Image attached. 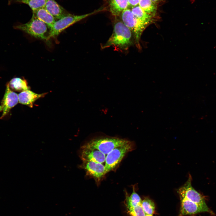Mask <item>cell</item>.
Wrapping results in <instances>:
<instances>
[{
    "label": "cell",
    "mask_w": 216,
    "mask_h": 216,
    "mask_svg": "<svg viewBox=\"0 0 216 216\" xmlns=\"http://www.w3.org/2000/svg\"><path fill=\"white\" fill-rule=\"evenodd\" d=\"M135 43L132 32L122 21L119 16L115 17L112 33L101 49L113 47L116 50H127Z\"/></svg>",
    "instance_id": "obj_1"
},
{
    "label": "cell",
    "mask_w": 216,
    "mask_h": 216,
    "mask_svg": "<svg viewBox=\"0 0 216 216\" xmlns=\"http://www.w3.org/2000/svg\"><path fill=\"white\" fill-rule=\"evenodd\" d=\"M119 17L132 32L135 43L137 48L140 49L141 36L148 25L137 18L133 14L131 9L128 8L124 10Z\"/></svg>",
    "instance_id": "obj_2"
},
{
    "label": "cell",
    "mask_w": 216,
    "mask_h": 216,
    "mask_svg": "<svg viewBox=\"0 0 216 216\" xmlns=\"http://www.w3.org/2000/svg\"><path fill=\"white\" fill-rule=\"evenodd\" d=\"M48 28L44 22L33 15L28 22L14 26L15 28L22 31L31 36L46 40H49Z\"/></svg>",
    "instance_id": "obj_3"
},
{
    "label": "cell",
    "mask_w": 216,
    "mask_h": 216,
    "mask_svg": "<svg viewBox=\"0 0 216 216\" xmlns=\"http://www.w3.org/2000/svg\"><path fill=\"white\" fill-rule=\"evenodd\" d=\"M101 8L92 12L82 15H75L70 13L56 21L49 29L48 39L58 35L62 31L73 24L82 19L104 10Z\"/></svg>",
    "instance_id": "obj_4"
},
{
    "label": "cell",
    "mask_w": 216,
    "mask_h": 216,
    "mask_svg": "<svg viewBox=\"0 0 216 216\" xmlns=\"http://www.w3.org/2000/svg\"><path fill=\"white\" fill-rule=\"evenodd\" d=\"M128 141L116 137H104L93 139L83 146L97 149L106 155L114 148L124 144Z\"/></svg>",
    "instance_id": "obj_5"
},
{
    "label": "cell",
    "mask_w": 216,
    "mask_h": 216,
    "mask_svg": "<svg viewBox=\"0 0 216 216\" xmlns=\"http://www.w3.org/2000/svg\"><path fill=\"white\" fill-rule=\"evenodd\" d=\"M133 142L128 141L124 144L118 146L106 156L105 167L106 173L114 169L121 162L126 154L133 150Z\"/></svg>",
    "instance_id": "obj_6"
},
{
    "label": "cell",
    "mask_w": 216,
    "mask_h": 216,
    "mask_svg": "<svg viewBox=\"0 0 216 216\" xmlns=\"http://www.w3.org/2000/svg\"><path fill=\"white\" fill-rule=\"evenodd\" d=\"M190 175L185 183L178 190L180 198H184L197 204L203 207L209 208L202 196L191 185Z\"/></svg>",
    "instance_id": "obj_7"
},
{
    "label": "cell",
    "mask_w": 216,
    "mask_h": 216,
    "mask_svg": "<svg viewBox=\"0 0 216 216\" xmlns=\"http://www.w3.org/2000/svg\"><path fill=\"white\" fill-rule=\"evenodd\" d=\"M18 102V94L12 91L7 84L5 92L0 105V112H2L0 118H2Z\"/></svg>",
    "instance_id": "obj_8"
},
{
    "label": "cell",
    "mask_w": 216,
    "mask_h": 216,
    "mask_svg": "<svg viewBox=\"0 0 216 216\" xmlns=\"http://www.w3.org/2000/svg\"><path fill=\"white\" fill-rule=\"evenodd\" d=\"M79 154L83 161H94L105 164L106 155L97 149L82 146Z\"/></svg>",
    "instance_id": "obj_9"
},
{
    "label": "cell",
    "mask_w": 216,
    "mask_h": 216,
    "mask_svg": "<svg viewBox=\"0 0 216 216\" xmlns=\"http://www.w3.org/2000/svg\"><path fill=\"white\" fill-rule=\"evenodd\" d=\"M181 207L179 216L195 214L202 212H211L209 208L203 206L184 198H180Z\"/></svg>",
    "instance_id": "obj_10"
},
{
    "label": "cell",
    "mask_w": 216,
    "mask_h": 216,
    "mask_svg": "<svg viewBox=\"0 0 216 216\" xmlns=\"http://www.w3.org/2000/svg\"><path fill=\"white\" fill-rule=\"evenodd\" d=\"M80 167L86 170L87 173L98 180L106 173L105 165L94 161H83Z\"/></svg>",
    "instance_id": "obj_11"
},
{
    "label": "cell",
    "mask_w": 216,
    "mask_h": 216,
    "mask_svg": "<svg viewBox=\"0 0 216 216\" xmlns=\"http://www.w3.org/2000/svg\"><path fill=\"white\" fill-rule=\"evenodd\" d=\"M44 8L56 20H59L70 14L55 0H46Z\"/></svg>",
    "instance_id": "obj_12"
},
{
    "label": "cell",
    "mask_w": 216,
    "mask_h": 216,
    "mask_svg": "<svg viewBox=\"0 0 216 216\" xmlns=\"http://www.w3.org/2000/svg\"><path fill=\"white\" fill-rule=\"evenodd\" d=\"M47 93L41 94L35 93L30 90H27L22 92L18 94L19 102L32 108L33 104L37 99L44 97Z\"/></svg>",
    "instance_id": "obj_13"
},
{
    "label": "cell",
    "mask_w": 216,
    "mask_h": 216,
    "mask_svg": "<svg viewBox=\"0 0 216 216\" xmlns=\"http://www.w3.org/2000/svg\"><path fill=\"white\" fill-rule=\"evenodd\" d=\"M32 13L33 15L44 22L49 29L56 21L53 16L44 7L33 11Z\"/></svg>",
    "instance_id": "obj_14"
},
{
    "label": "cell",
    "mask_w": 216,
    "mask_h": 216,
    "mask_svg": "<svg viewBox=\"0 0 216 216\" xmlns=\"http://www.w3.org/2000/svg\"><path fill=\"white\" fill-rule=\"evenodd\" d=\"M109 5L110 11L114 17L119 16L129 7L127 0H110Z\"/></svg>",
    "instance_id": "obj_15"
},
{
    "label": "cell",
    "mask_w": 216,
    "mask_h": 216,
    "mask_svg": "<svg viewBox=\"0 0 216 216\" xmlns=\"http://www.w3.org/2000/svg\"><path fill=\"white\" fill-rule=\"evenodd\" d=\"M7 84L13 91L21 92L30 89L26 80L20 77L12 78L8 82Z\"/></svg>",
    "instance_id": "obj_16"
},
{
    "label": "cell",
    "mask_w": 216,
    "mask_h": 216,
    "mask_svg": "<svg viewBox=\"0 0 216 216\" xmlns=\"http://www.w3.org/2000/svg\"><path fill=\"white\" fill-rule=\"evenodd\" d=\"M125 204L127 209L141 205L142 200L139 195L136 192L134 187H133V192L129 196L126 192Z\"/></svg>",
    "instance_id": "obj_17"
},
{
    "label": "cell",
    "mask_w": 216,
    "mask_h": 216,
    "mask_svg": "<svg viewBox=\"0 0 216 216\" xmlns=\"http://www.w3.org/2000/svg\"><path fill=\"white\" fill-rule=\"evenodd\" d=\"M133 14L142 22L148 25L152 21L153 16L146 12L138 5L131 8Z\"/></svg>",
    "instance_id": "obj_18"
},
{
    "label": "cell",
    "mask_w": 216,
    "mask_h": 216,
    "mask_svg": "<svg viewBox=\"0 0 216 216\" xmlns=\"http://www.w3.org/2000/svg\"><path fill=\"white\" fill-rule=\"evenodd\" d=\"M138 5L146 12L153 16L156 12L157 5L151 0H140Z\"/></svg>",
    "instance_id": "obj_19"
},
{
    "label": "cell",
    "mask_w": 216,
    "mask_h": 216,
    "mask_svg": "<svg viewBox=\"0 0 216 216\" xmlns=\"http://www.w3.org/2000/svg\"><path fill=\"white\" fill-rule=\"evenodd\" d=\"M46 1V0H15L13 2L26 4L33 11L44 7Z\"/></svg>",
    "instance_id": "obj_20"
},
{
    "label": "cell",
    "mask_w": 216,
    "mask_h": 216,
    "mask_svg": "<svg viewBox=\"0 0 216 216\" xmlns=\"http://www.w3.org/2000/svg\"><path fill=\"white\" fill-rule=\"evenodd\" d=\"M141 206L146 215H152L155 212V206L154 202L146 198L142 200Z\"/></svg>",
    "instance_id": "obj_21"
},
{
    "label": "cell",
    "mask_w": 216,
    "mask_h": 216,
    "mask_svg": "<svg viewBox=\"0 0 216 216\" xmlns=\"http://www.w3.org/2000/svg\"><path fill=\"white\" fill-rule=\"evenodd\" d=\"M127 210L131 216H145L146 215L141 205H138Z\"/></svg>",
    "instance_id": "obj_22"
},
{
    "label": "cell",
    "mask_w": 216,
    "mask_h": 216,
    "mask_svg": "<svg viewBox=\"0 0 216 216\" xmlns=\"http://www.w3.org/2000/svg\"><path fill=\"white\" fill-rule=\"evenodd\" d=\"M129 7L131 8L138 5L140 0H127Z\"/></svg>",
    "instance_id": "obj_23"
},
{
    "label": "cell",
    "mask_w": 216,
    "mask_h": 216,
    "mask_svg": "<svg viewBox=\"0 0 216 216\" xmlns=\"http://www.w3.org/2000/svg\"><path fill=\"white\" fill-rule=\"evenodd\" d=\"M14 0H8L9 4H10L11 3H12Z\"/></svg>",
    "instance_id": "obj_24"
},
{
    "label": "cell",
    "mask_w": 216,
    "mask_h": 216,
    "mask_svg": "<svg viewBox=\"0 0 216 216\" xmlns=\"http://www.w3.org/2000/svg\"><path fill=\"white\" fill-rule=\"evenodd\" d=\"M154 3H156L157 2H158L159 0H151Z\"/></svg>",
    "instance_id": "obj_25"
},
{
    "label": "cell",
    "mask_w": 216,
    "mask_h": 216,
    "mask_svg": "<svg viewBox=\"0 0 216 216\" xmlns=\"http://www.w3.org/2000/svg\"><path fill=\"white\" fill-rule=\"evenodd\" d=\"M145 216H153V215H146Z\"/></svg>",
    "instance_id": "obj_26"
}]
</instances>
